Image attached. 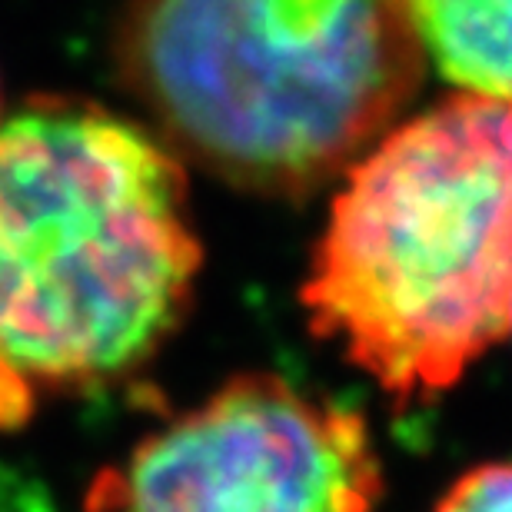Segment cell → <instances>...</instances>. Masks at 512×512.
Returning a JSON list of instances; mask_svg holds the SVG:
<instances>
[{"label": "cell", "instance_id": "cell-3", "mask_svg": "<svg viewBox=\"0 0 512 512\" xmlns=\"http://www.w3.org/2000/svg\"><path fill=\"white\" fill-rule=\"evenodd\" d=\"M117 70L177 160L303 197L396 127L426 57L406 0H127Z\"/></svg>", "mask_w": 512, "mask_h": 512}, {"label": "cell", "instance_id": "cell-1", "mask_svg": "<svg viewBox=\"0 0 512 512\" xmlns=\"http://www.w3.org/2000/svg\"><path fill=\"white\" fill-rule=\"evenodd\" d=\"M200 260L187 177L157 137L74 97L0 117V426L140 370Z\"/></svg>", "mask_w": 512, "mask_h": 512}, {"label": "cell", "instance_id": "cell-4", "mask_svg": "<svg viewBox=\"0 0 512 512\" xmlns=\"http://www.w3.org/2000/svg\"><path fill=\"white\" fill-rule=\"evenodd\" d=\"M360 413L243 373L140 439L87 489V512H380Z\"/></svg>", "mask_w": 512, "mask_h": 512}, {"label": "cell", "instance_id": "cell-7", "mask_svg": "<svg viewBox=\"0 0 512 512\" xmlns=\"http://www.w3.org/2000/svg\"><path fill=\"white\" fill-rule=\"evenodd\" d=\"M0 512H54L30 479H20L14 469L0 466Z\"/></svg>", "mask_w": 512, "mask_h": 512}, {"label": "cell", "instance_id": "cell-8", "mask_svg": "<svg viewBox=\"0 0 512 512\" xmlns=\"http://www.w3.org/2000/svg\"><path fill=\"white\" fill-rule=\"evenodd\" d=\"M509 336H512V293H509Z\"/></svg>", "mask_w": 512, "mask_h": 512}, {"label": "cell", "instance_id": "cell-5", "mask_svg": "<svg viewBox=\"0 0 512 512\" xmlns=\"http://www.w3.org/2000/svg\"><path fill=\"white\" fill-rule=\"evenodd\" d=\"M406 14L459 94L512 110V0H406Z\"/></svg>", "mask_w": 512, "mask_h": 512}, {"label": "cell", "instance_id": "cell-6", "mask_svg": "<svg viewBox=\"0 0 512 512\" xmlns=\"http://www.w3.org/2000/svg\"><path fill=\"white\" fill-rule=\"evenodd\" d=\"M433 512H512V463H483L439 496Z\"/></svg>", "mask_w": 512, "mask_h": 512}, {"label": "cell", "instance_id": "cell-2", "mask_svg": "<svg viewBox=\"0 0 512 512\" xmlns=\"http://www.w3.org/2000/svg\"><path fill=\"white\" fill-rule=\"evenodd\" d=\"M509 293L512 110L456 94L343 173L303 306L383 393L423 403L506 340Z\"/></svg>", "mask_w": 512, "mask_h": 512}]
</instances>
